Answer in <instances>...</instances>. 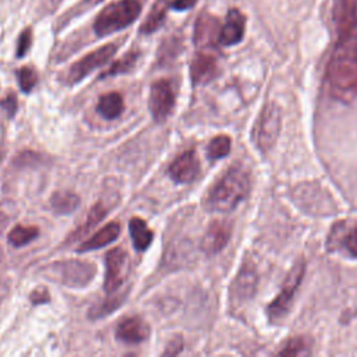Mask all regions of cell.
<instances>
[{"mask_svg":"<svg viewBox=\"0 0 357 357\" xmlns=\"http://www.w3.org/2000/svg\"><path fill=\"white\" fill-rule=\"evenodd\" d=\"M245 31V17L244 14L237 10H229L226 15V21L220 28L219 33V43L223 46H231L241 42Z\"/></svg>","mask_w":357,"mask_h":357,"instance_id":"14","label":"cell"},{"mask_svg":"<svg viewBox=\"0 0 357 357\" xmlns=\"http://www.w3.org/2000/svg\"><path fill=\"white\" fill-rule=\"evenodd\" d=\"M38 237V229L33 226H15L8 233V243L14 247H22Z\"/></svg>","mask_w":357,"mask_h":357,"instance_id":"23","label":"cell"},{"mask_svg":"<svg viewBox=\"0 0 357 357\" xmlns=\"http://www.w3.org/2000/svg\"><path fill=\"white\" fill-rule=\"evenodd\" d=\"M32 45V29L25 28L18 36L17 45V57H24Z\"/></svg>","mask_w":357,"mask_h":357,"instance_id":"30","label":"cell"},{"mask_svg":"<svg viewBox=\"0 0 357 357\" xmlns=\"http://www.w3.org/2000/svg\"><path fill=\"white\" fill-rule=\"evenodd\" d=\"M137 59H138V52L132 50V52H128L126 53L121 59H119L117 61H114L110 68L103 73L100 75V78L103 77H110V75H119V74H124V73H128L137 63Z\"/></svg>","mask_w":357,"mask_h":357,"instance_id":"25","label":"cell"},{"mask_svg":"<svg viewBox=\"0 0 357 357\" xmlns=\"http://www.w3.org/2000/svg\"><path fill=\"white\" fill-rule=\"evenodd\" d=\"M100 1H103V0H85V3H86L88 6H95V4L100 3Z\"/></svg>","mask_w":357,"mask_h":357,"instance_id":"34","label":"cell"},{"mask_svg":"<svg viewBox=\"0 0 357 357\" xmlns=\"http://www.w3.org/2000/svg\"><path fill=\"white\" fill-rule=\"evenodd\" d=\"M139 0H119L106 6L96 17L93 29L98 36H106L131 25L141 14Z\"/></svg>","mask_w":357,"mask_h":357,"instance_id":"3","label":"cell"},{"mask_svg":"<svg viewBox=\"0 0 357 357\" xmlns=\"http://www.w3.org/2000/svg\"><path fill=\"white\" fill-rule=\"evenodd\" d=\"M230 148H231L230 138L226 135H218L208 145V156L211 159L225 158L230 152Z\"/></svg>","mask_w":357,"mask_h":357,"instance_id":"26","label":"cell"},{"mask_svg":"<svg viewBox=\"0 0 357 357\" xmlns=\"http://www.w3.org/2000/svg\"><path fill=\"white\" fill-rule=\"evenodd\" d=\"M255 279L257 278H255L254 269L244 266L236 280V293L240 297H247V296L252 294L254 287H255Z\"/></svg>","mask_w":357,"mask_h":357,"instance_id":"24","label":"cell"},{"mask_svg":"<svg viewBox=\"0 0 357 357\" xmlns=\"http://www.w3.org/2000/svg\"><path fill=\"white\" fill-rule=\"evenodd\" d=\"M190 74L194 84H206L218 75V60L213 54L201 52L190 66Z\"/></svg>","mask_w":357,"mask_h":357,"instance_id":"15","label":"cell"},{"mask_svg":"<svg viewBox=\"0 0 357 357\" xmlns=\"http://www.w3.org/2000/svg\"><path fill=\"white\" fill-rule=\"evenodd\" d=\"M340 247L350 255L357 258V225L344 229L339 238Z\"/></svg>","mask_w":357,"mask_h":357,"instance_id":"27","label":"cell"},{"mask_svg":"<svg viewBox=\"0 0 357 357\" xmlns=\"http://www.w3.org/2000/svg\"><path fill=\"white\" fill-rule=\"evenodd\" d=\"M280 121L282 114L278 105L273 102L266 103L262 107L252 131L254 142L261 151L266 152L275 145L280 131Z\"/></svg>","mask_w":357,"mask_h":357,"instance_id":"4","label":"cell"},{"mask_svg":"<svg viewBox=\"0 0 357 357\" xmlns=\"http://www.w3.org/2000/svg\"><path fill=\"white\" fill-rule=\"evenodd\" d=\"M304 271H305V262L303 259L297 261L293 265L291 271L289 272V275L280 289V293L273 298V301L268 307V315L272 321L280 319L287 314L289 307L294 298V294L303 282Z\"/></svg>","mask_w":357,"mask_h":357,"instance_id":"5","label":"cell"},{"mask_svg":"<svg viewBox=\"0 0 357 357\" xmlns=\"http://www.w3.org/2000/svg\"><path fill=\"white\" fill-rule=\"evenodd\" d=\"M174 106V93L167 79L152 84L149 92V110L156 121H165Z\"/></svg>","mask_w":357,"mask_h":357,"instance_id":"7","label":"cell"},{"mask_svg":"<svg viewBox=\"0 0 357 357\" xmlns=\"http://www.w3.org/2000/svg\"><path fill=\"white\" fill-rule=\"evenodd\" d=\"M107 213V208L105 206L103 202H98L96 205H93L88 213V218H86V222L77 230L74 231V236H71L73 240H77L81 236H84L86 231H89L93 226H96L103 218L105 215Z\"/></svg>","mask_w":357,"mask_h":357,"instance_id":"22","label":"cell"},{"mask_svg":"<svg viewBox=\"0 0 357 357\" xmlns=\"http://www.w3.org/2000/svg\"><path fill=\"white\" fill-rule=\"evenodd\" d=\"M149 336V326L145 321L141 318L132 317L123 319L117 329H116V337L124 343H139L144 342Z\"/></svg>","mask_w":357,"mask_h":357,"instance_id":"16","label":"cell"},{"mask_svg":"<svg viewBox=\"0 0 357 357\" xmlns=\"http://www.w3.org/2000/svg\"><path fill=\"white\" fill-rule=\"evenodd\" d=\"M332 18L337 35L357 31V0H333Z\"/></svg>","mask_w":357,"mask_h":357,"instance_id":"9","label":"cell"},{"mask_svg":"<svg viewBox=\"0 0 357 357\" xmlns=\"http://www.w3.org/2000/svg\"><path fill=\"white\" fill-rule=\"evenodd\" d=\"M106 273H105V290L107 293L116 291L127 272V252L123 248H113L106 254Z\"/></svg>","mask_w":357,"mask_h":357,"instance_id":"8","label":"cell"},{"mask_svg":"<svg viewBox=\"0 0 357 357\" xmlns=\"http://www.w3.org/2000/svg\"><path fill=\"white\" fill-rule=\"evenodd\" d=\"M170 3L172 1H169V0H156L153 3L148 17L142 22V25L139 28V32L145 33V35L155 32L163 24V21L166 18L167 8L170 7Z\"/></svg>","mask_w":357,"mask_h":357,"instance_id":"18","label":"cell"},{"mask_svg":"<svg viewBox=\"0 0 357 357\" xmlns=\"http://www.w3.org/2000/svg\"><path fill=\"white\" fill-rule=\"evenodd\" d=\"M18 75V84L22 92H31L32 88L36 85L38 82V75L36 71L28 66L21 67L17 73Z\"/></svg>","mask_w":357,"mask_h":357,"instance_id":"28","label":"cell"},{"mask_svg":"<svg viewBox=\"0 0 357 357\" xmlns=\"http://www.w3.org/2000/svg\"><path fill=\"white\" fill-rule=\"evenodd\" d=\"M230 234H231V225L229 222L213 220L209 225V227L202 238L201 247L209 255L216 254L225 248V245L227 244V241L230 238Z\"/></svg>","mask_w":357,"mask_h":357,"instance_id":"12","label":"cell"},{"mask_svg":"<svg viewBox=\"0 0 357 357\" xmlns=\"http://www.w3.org/2000/svg\"><path fill=\"white\" fill-rule=\"evenodd\" d=\"M31 300L33 304H38V303H46L49 301V293L45 287H40V289H35V291H32L31 294Z\"/></svg>","mask_w":357,"mask_h":357,"instance_id":"32","label":"cell"},{"mask_svg":"<svg viewBox=\"0 0 357 357\" xmlns=\"http://www.w3.org/2000/svg\"><path fill=\"white\" fill-rule=\"evenodd\" d=\"M198 173L199 160L194 151H185L169 167V176L177 183H190Z\"/></svg>","mask_w":357,"mask_h":357,"instance_id":"13","label":"cell"},{"mask_svg":"<svg viewBox=\"0 0 357 357\" xmlns=\"http://www.w3.org/2000/svg\"><path fill=\"white\" fill-rule=\"evenodd\" d=\"M0 106L8 113L10 117H13L15 110H17V107H18V103H17V99H15L14 93H10L6 99L0 100Z\"/></svg>","mask_w":357,"mask_h":357,"instance_id":"31","label":"cell"},{"mask_svg":"<svg viewBox=\"0 0 357 357\" xmlns=\"http://www.w3.org/2000/svg\"><path fill=\"white\" fill-rule=\"evenodd\" d=\"M121 231V226L119 222H110L107 223L105 227H102L100 230H98L92 237H89L86 241H84L81 244V247H78V252H84V251H91V250H96V248H102L110 243H113Z\"/></svg>","mask_w":357,"mask_h":357,"instance_id":"17","label":"cell"},{"mask_svg":"<svg viewBox=\"0 0 357 357\" xmlns=\"http://www.w3.org/2000/svg\"><path fill=\"white\" fill-rule=\"evenodd\" d=\"M326 81L332 96L340 102L357 98V31L339 35L328 61Z\"/></svg>","mask_w":357,"mask_h":357,"instance_id":"1","label":"cell"},{"mask_svg":"<svg viewBox=\"0 0 357 357\" xmlns=\"http://www.w3.org/2000/svg\"><path fill=\"white\" fill-rule=\"evenodd\" d=\"M195 3H197V0H173L170 3V7L174 10H178V11H183V10L191 8Z\"/></svg>","mask_w":357,"mask_h":357,"instance_id":"33","label":"cell"},{"mask_svg":"<svg viewBox=\"0 0 357 357\" xmlns=\"http://www.w3.org/2000/svg\"><path fill=\"white\" fill-rule=\"evenodd\" d=\"M308 349H310V346L305 342V339L296 337V339L289 340L284 344V347L279 351V354L280 356H303V354H307L310 351Z\"/></svg>","mask_w":357,"mask_h":357,"instance_id":"29","label":"cell"},{"mask_svg":"<svg viewBox=\"0 0 357 357\" xmlns=\"http://www.w3.org/2000/svg\"><path fill=\"white\" fill-rule=\"evenodd\" d=\"M130 234H131L134 248L137 251L146 250L153 238L152 230H149L145 220L139 218H132L130 220Z\"/></svg>","mask_w":357,"mask_h":357,"instance_id":"20","label":"cell"},{"mask_svg":"<svg viewBox=\"0 0 357 357\" xmlns=\"http://www.w3.org/2000/svg\"><path fill=\"white\" fill-rule=\"evenodd\" d=\"M50 204L57 213H70L79 205V198L71 191H57L52 195Z\"/></svg>","mask_w":357,"mask_h":357,"instance_id":"21","label":"cell"},{"mask_svg":"<svg viewBox=\"0 0 357 357\" xmlns=\"http://www.w3.org/2000/svg\"><path fill=\"white\" fill-rule=\"evenodd\" d=\"M57 265L60 268H54V271L59 273L60 280L68 286H84L95 273L93 266L86 262L68 261Z\"/></svg>","mask_w":357,"mask_h":357,"instance_id":"10","label":"cell"},{"mask_svg":"<svg viewBox=\"0 0 357 357\" xmlns=\"http://www.w3.org/2000/svg\"><path fill=\"white\" fill-rule=\"evenodd\" d=\"M250 176L243 166H231L212 187L206 206L215 212L233 211L248 194Z\"/></svg>","mask_w":357,"mask_h":357,"instance_id":"2","label":"cell"},{"mask_svg":"<svg viewBox=\"0 0 357 357\" xmlns=\"http://www.w3.org/2000/svg\"><path fill=\"white\" fill-rule=\"evenodd\" d=\"M220 28L219 20L215 15L208 13L199 14L194 29V43L199 47L213 46L219 42Z\"/></svg>","mask_w":357,"mask_h":357,"instance_id":"11","label":"cell"},{"mask_svg":"<svg viewBox=\"0 0 357 357\" xmlns=\"http://www.w3.org/2000/svg\"><path fill=\"white\" fill-rule=\"evenodd\" d=\"M124 109L123 96L117 92H109L100 96L98 102V112L102 117L107 120L117 119Z\"/></svg>","mask_w":357,"mask_h":357,"instance_id":"19","label":"cell"},{"mask_svg":"<svg viewBox=\"0 0 357 357\" xmlns=\"http://www.w3.org/2000/svg\"><path fill=\"white\" fill-rule=\"evenodd\" d=\"M116 50H117V46L114 43H107V45L88 53L86 56H84L82 59H79L70 67V70L66 75L67 82L75 84V82L81 81L88 74H91L95 68L106 64L113 57Z\"/></svg>","mask_w":357,"mask_h":357,"instance_id":"6","label":"cell"}]
</instances>
